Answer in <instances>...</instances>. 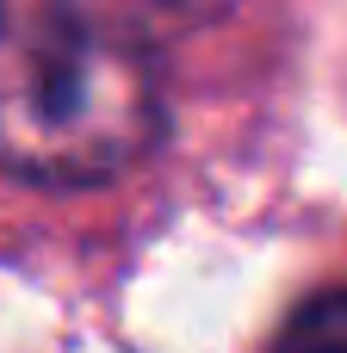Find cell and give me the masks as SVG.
Masks as SVG:
<instances>
[{"instance_id":"1","label":"cell","mask_w":347,"mask_h":353,"mask_svg":"<svg viewBox=\"0 0 347 353\" xmlns=\"http://www.w3.org/2000/svg\"><path fill=\"white\" fill-rule=\"evenodd\" d=\"M155 50L112 0H0V168L37 186L130 174L168 124Z\"/></svg>"},{"instance_id":"2","label":"cell","mask_w":347,"mask_h":353,"mask_svg":"<svg viewBox=\"0 0 347 353\" xmlns=\"http://www.w3.org/2000/svg\"><path fill=\"white\" fill-rule=\"evenodd\" d=\"M273 353H347V285H329L292 310Z\"/></svg>"},{"instance_id":"3","label":"cell","mask_w":347,"mask_h":353,"mask_svg":"<svg viewBox=\"0 0 347 353\" xmlns=\"http://www.w3.org/2000/svg\"><path fill=\"white\" fill-rule=\"evenodd\" d=\"M143 37H174V31H192V25H205L211 12H224L230 0H112Z\"/></svg>"}]
</instances>
